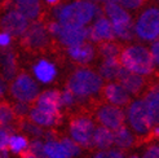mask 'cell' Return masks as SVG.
Here are the masks:
<instances>
[{"label":"cell","mask_w":159,"mask_h":158,"mask_svg":"<svg viewBox=\"0 0 159 158\" xmlns=\"http://www.w3.org/2000/svg\"><path fill=\"white\" fill-rule=\"evenodd\" d=\"M102 13L97 3L92 0H65L61 4L52 7L51 18H54L65 25L87 26Z\"/></svg>","instance_id":"6da1fadb"},{"label":"cell","mask_w":159,"mask_h":158,"mask_svg":"<svg viewBox=\"0 0 159 158\" xmlns=\"http://www.w3.org/2000/svg\"><path fill=\"white\" fill-rule=\"evenodd\" d=\"M105 79L101 77L98 70L88 66H79L70 74L66 87L73 91L79 100V104L89 101L102 95Z\"/></svg>","instance_id":"7a4b0ae2"},{"label":"cell","mask_w":159,"mask_h":158,"mask_svg":"<svg viewBox=\"0 0 159 158\" xmlns=\"http://www.w3.org/2000/svg\"><path fill=\"white\" fill-rule=\"evenodd\" d=\"M119 61L125 70L140 74L145 78L152 77L157 70L152 51L140 43H131L123 47Z\"/></svg>","instance_id":"3957f363"},{"label":"cell","mask_w":159,"mask_h":158,"mask_svg":"<svg viewBox=\"0 0 159 158\" xmlns=\"http://www.w3.org/2000/svg\"><path fill=\"white\" fill-rule=\"evenodd\" d=\"M102 12L113 23L116 40L129 43L136 38L133 18L122 4L118 2L105 3L102 7Z\"/></svg>","instance_id":"277c9868"},{"label":"cell","mask_w":159,"mask_h":158,"mask_svg":"<svg viewBox=\"0 0 159 158\" xmlns=\"http://www.w3.org/2000/svg\"><path fill=\"white\" fill-rule=\"evenodd\" d=\"M125 124L136 133L139 137H148L154 127V121L144 97L132 99L125 106Z\"/></svg>","instance_id":"5b68a950"},{"label":"cell","mask_w":159,"mask_h":158,"mask_svg":"<svg viewBox=\"0 0 159 158\" xmlns=\"http://www.w3.org/2000/svg\"><path fill=\"white\" fill-rule=\"evenodd\" d=\"M30 23L31 21L14 7L12 0H3L0 8V30L11 34L13 38H22Z\"/></svg>","instance_id":"8992f818"},{"label":"cell","mask_w":159,"mask_h":158,"mask_svg":"<svg viewBox=\"0 0 159 158\" xmlns=\"http://www.w3.org/2000/svg\"><path fill=\"white\" fill-rule=\"evenodd\" d=\"M94 117L88 114H79L71 118L67 126V135L80 145L83 149L93 148V135L97 128Z\"/></svg>","instance_id":"52a82bcc"},{"label":"cell","mask_w":159,"mask_h":158,"mask_svg":"<svg viewBox=\"0 0 159 158\" xmlns=\"http://www.w3.org/2000/svg\"><path fill=\"white\" fill-rule=\"evenodd\" d=\"M9 95L14 101H22L33 104L40 95V83L29 73H18L9 84Z\"/></svg>","instance_id":"ba28073f"},{"label":"cell","mask_w":159,"mask_h":158,"mask_svg":"<svg viewBox=\"0 0 159 158\" xmlns=\"http://www.w3.org/2000/svg\"><path fill=\"white\" fill-rule=\"evenodd\" d=\"M136 38L141 42L153 43L159 39V8L149 7L142 11L134 21Z\"/></svg>","instance_id":"9c48e42d"},{"label":"cell","mask_w":159,"mask_h":158,"mask_svg":"<svg viewBox=\"0 0 159 158\" xmlns=\"http://www.w3.org/2000/svg\"><path fill=\"white\" fill-rule=\"evenodd\" d=\"M52 39L53 38L47 27V22L40 18L30 23L26 33L21 38V42L26 49L39 52L48 48L52 43Z\"/></svg>","instance_id":"30bf717a"},{"label":"cell","mask_w":159,"mask_h":158,"mask_svg":"<svg viewBox=\"0 0 159 158\" xmlns=\"http://www.w3.org/2000/svg\"><path fill=\"white\" fill-rule=\"evenodd\" d=\"M93 117L97 124L107 127L113 131L125 124V110L122 106L110 104L106 101L96 106Z\"/></svg>","instance_id":"8fae6325"},{"label":"cell","mask_w":159,"mask_h":158,"mask_svg":"<svg viewBox=\"0 0 159 158\" xmlns=\"http://www.w3.org/2000/svg\"><path fill=\"white\" fill-rule=\"evenodd\" d=\"M54 40L63 48H70L78 44L89 40V30L82 25H65L62 23L60 33L56 35Z\"/></svg>","instance_id":"7c38bea8"},{"label":"cell","mask_w":159,"mask_h":158,"mask_svg":"<svg viewBox=\"0 0 159 158\" xmlns=\"http://www.w3.org/2000/svg\"><path fill=\"white\" fill-rule=\"evenodd\" d=\"M88 30H89V40L94 44H100V43L109 42V40H115L114 26L111 23V21L104 14V12L91 23Z\"/></svg>","instance_id":"4fadbf2b"},{"label":"cell","mask_w":159,"mask_h":158,"mask_svg":"<svg viewBox=\"0 0 159 158\" xmlns=\"http://www.w3.org/2000/svg\"><path fill=\"white\" fill-rule=\"evenodd\" d=\"M66 54L74 64L79 66H88L96 60L98 52L94 43H92L91 40H87L82 44L66 48Z\"/></svg>","instance_id":"5bb4252c"},{"label":"cell","mask_w":159,"mask_h":158,"mask_svg":"<svg viewBox=\"0 0 159 158\" xmlns=\"http://www.w3.org/2000/svg\"><path fill=\"white\" fill-rule=\"evenodd\" d=\"M31 74L40 84L48 86L57 79L58 69L53 61L45 57H40L31 65Z\"/></svg>","instance_id":"9a60e30c"},{"label":"cell","mask_w":159,"mask_h":158,"mask_svg":"<svg viewBox=\"0 0 159 158\" xmlns=\"http://www.w3.org/2000/svg\"><path fill=\"white\" fill-rule=\"evenodd\" d=\"M102 97L106 102L125 108L131 102L132 95L124 88V86L119 81H111L105 83L102 90Z\"/></svg>","instance_id":"2e32d148"},{"label":"cell","mask_w":159,"mask_h":158,"mask_svg":"<svg viewBox=\"0 0 159 158\" xmlns=\"http://www.w3.org/2000/svg\"><path fill=\"white\" fill-rule=\"evenodd\" d=\"M44 158H74L61 137H57L52 130H47L44 135Z\"/></svg>","instance_id":"e0dca14e"},{"label":"cell","mask_w":159,"mask_h":158,"mask_svg":"<svg viewBox=\"0 0 159 158\" xmlns=\"http://www.w3.org/2000/svg\"><path fill=\"white\" fill-rule=\"evenodd\" d=\"M30 121L35 122L36 124L42 126L45 130H52L61 123L62 121V114H56L48 110H44L36 105H33L30 109V113L27 115Z\"/></svg>","instance_id":"ac0fdd59"},{"label":"cell","mask_w":159,"mask_h":158,"mask_svg":"<svg viewBox=\"0 0 159 158\" xmlns=\"http://www.w3.org/2000/svg\"><path fill=\"white\" fill-rule=\"evenodd\" d=\"M34 105L42 108L48 112L56 113V114H62V105H61V99H60V91L48 88L40 92V95L35 100Z\"/></svg>","instance_id":"d6986e66"},{"label":"cell","mask_w":159,"mask_h":158,"mask_svg":"<svg viewBox=\"0 0 159 158\" xmlns=\"http://www.w3.org/2000/svg\"><path fill=\"white\" fill-rule=\"evenodd\" d=\"M17 66V56L11 48L0 49V75L3 79L11 82L18 74Z\"/></svg>","instance_id":"ffe728a7"},{"label":"cell","mask_w":159,"mask_h":158,"mask_svg":"<svg viewBox=\"0 0 159 158\" xmlns=\"http://www.w3.org/2000/svg\"><path fill=\"white\" fill-rule=\"evenodd\" d=\"M124 88L128 91L132 96H139L140 93L144 92L145 87H146V78L142 77L140 74L128 72V70H123L120 77L118 79Z\"/></svg>","instance_id":"44dd1931"},{"label":"cell","mask_w":159,"mask_h":158,"mask_svg":"<svg viewBox=\"0 0 159 158\" xmlns=\"http://www.w3.org/2000/svg\"><path fill=\"white\" fill-rule=\"evenodd\" d=\"M12 3L31 22L42 18L43 7L40 0H12Z\"/></svg>","instance_id":"7402d4cb"},{"label":"cell","mask_w":159,"mask_h":158,"mask_svg":"<svg viewBox=\"0 0 159 158\" xmlns=\"http://www.w3.org/2000/svg\"><path fill=\"white\" fill-rule=\"evenodd\" d=\"M124 67L119 58H102L98 65V73L105 79V82L118 81Z\"/></svg>","instance_id":"603a6c76"},{"label":"cell","mask_w":159,"mask_h":158,"mask_svg":"<svg viewBox=\"0 0 159 158\" xmlns=\"http://www.w3.org/2000/svg\"><path fill=\"white\" fill-rule=\"evenodd\" d=\"M137 135L134 133L127 124H123L122 127L114 131V146L122 149V151H129L137 141Z\"/></svg>","instance_id":"cb8c5ba5"},{"label":"cell","mask_w":159,"mask_h":158,"mask_svg":"<svg viewBox=\"0 0 159 158\" xmlns=\"http://www.w3.org/2000/svg\"><path fill=\"white\" fill-rule=\"evenodd\" d=\"M30 144L31 139L23 132H12L8 143V151L14 156H23L30 151Z\"/></svg>","instance_id":"d4e9b609"},{"label":"cell","mask_w":159,"mask_h":158,"mask_svg":"<svg viewBox=\"0 0 159 158\" xmlns=\"http://www.w3.org/2000/svg\"><path fill=\"white\" fill-rule=\"evenodd\" d=\"M111 146H114V131L98 124L93 135V148L107 149Z\"/></svg>","instance_id":"484cf974"},{"label":"cell","mask_w":159,"mask_h":158,"mask_svg":"<svg viewBox=\"0 0 159 158\" xmlns=\"http://www.w3.org/2000/svg\"><path fill=\"white\" fill-rule=\"evenodd\" d=\"M144 100L154 121V124H159V84H154L146 90Z\"/></svg>","instance_id":"4316f807"},{"label":"cell","mask_w":159,"mask_h":158,"mask_svg":"<svg viewBox=\"0 0 159 158\" xmlns=\"http://www.w3.org/2000/svg\"><path fill=\"white\" fill-rule=\"evenodd\" d=\"M18 127L21 130V132H23L26 136H29L31 140L33 139H44L45 135V128H43L42 126L36 124L35 122L30 121L29 118H22Z\"/></svg>","instance_id":"83f0119b"},{"label":"cell","mask_w":159,"mask_h":158,"mask_svg":"<svg viewBox=\"0 0 159 158\" xmlns=\"http://www.w3.org/2000/svg\"><path fill=\"white\" fill-rule=\"evenodd\" d=\"M17 118L18 117L14 113L13 105H11L9 102H7V101L0 100V126L9 127L13 130Z\"/></svg>","instance_id":"f1b7e54d"},{"label":"cell","mask_w":159,"mask_h":158,"mask_svg":"<svg viewBox=\"0 0 159 158\" xmlns=\"http://www.w3.org/2000/svg\"><path fill=\"white\" fill-rule=\"evenodd\" d=\"M97 52L101 58H119L122 47L116 40H109L100 43L97 47Z\"/></svg>","instance_id":"f546056e"},{"label":"cell","mask_w":159,"mask_h":158,"mask_svg":"<svg viewBox=\"0 0 159 158\" xmlns=\"http://www.w3.org/2000/svg\"><path fill=\"white\" fill-rule=\"evenodd\" d=\"M92 158H127L124 151L116 146H111L107 149H97L92 154Z\"/></svg>","instance_id":"4dcf8cb0"},{"label":"cell","mask_w":159,"mask_h":158,"mask_svg":"<svg viewBox=\"0 0 159 158\" xmlns=\"http://www.w3.org/2000/svg\"><path fill=\"white\" fill-rule=\"evenodd\" d=\"M60 99H61V105L62 109H73L79 104V100L76 96L73 93V91H70L67 87L65 90L60 91Z\"/></svg>","instance_id":"1f68e13d"},{"label":"cell","mask_w":159,"mask_h":158,"mask_svg":"<svg viewBox=\"0 0 159 158\" xmlns=\"http://www.w3.org/2000/svg\"><path fill=\"white\" fill-rule=\"evenodd\" d=\"M13 109H14L16 115L18 118H27L30 109H31V104H29V102H22V101H14Z\"/></svg>","instance_id":"d6a6232c"},{"label":"cell","mask_w":159,"mask_h":158,"mask_svg":"<svg viewBox=\"0 0 159 158\" xmlns=\"http://www.w3.org/2000/svg\"><path fill=\"white\" fill-rule=\"evenodd\" d=\"M148 2L149 0H118V3L122 4L127 11H137Z\"/></svg>","instance_id":"836d02e7"},{"label":"cell","mask_w":159,"mask_h":158,"mask_svg":"<svg viewBox=\"0 0 159 158\" xmlns=\"http://www.w3.org/2000/svg\"><path fill=\"white\" fill-rule=\"evenodd\" d=\"M30 152L44 158V139H33L30 144Z\"/></svg>","instance_id":"e575fe53"},{"label":"cell","mask_w":159,"mask_h":158,"mask_svg":"<svg viewBox=\"0 0 159 158\" xmlns=\"http://www.w3.org/2000/svg\"><path fill=\"white\" fill-rule=\"evenodd\" d=\"M142 158H159V143H150L142 152Z\"/></svg>","instance_id":"d590c367"},{"label":"cell","mask_w":159,"mask_h":158,"mask_svg":"<svg viewBox=\"0 0 159 158\" xmlns=\"http://www.w3.org/2000/svg\"><path fill=\"white\" fill-rule=\"evenodd\" d=\"M13 130L9 127H4V126H0V149L8 148V143H9V139L12 135Z\"/></svg>","instance_id":"8d00e7d4"},{"label":"cell","mask_w":159,"mask_h":158,"mask_svg":"<svg viewBox=\"0 0 159 158\" xmlns=\"http://www.w3.org/2000/svg\"><path fill=\"white\" fill-rule=\"evenodd\" d=\"M13 43V36L5 31L0 30V49L2 48H9Z\"/></svg>","instance_id":"74e56055"},{"label":"cell","mask_w":159,"mask_h":158,"mask_svg":"<svg viewBox=\"0 0 159 158\" xmlns=\"http://www.w3.org/2000/svg\"><path fill=\"white\" fill-rule=\"evenodd\" d=\"M150 51H152V54H153L155 67H157V70H159V39H157V40H154L152 43Z\"/></svg>","instance_id":"f35d334b"},{"label":"cell","mask_w":159,"mask_h":158,"mask_svg":"<svg viewBox=\"0 0 159 158\" xmlns=\"http://www.w3.org/2000/svg\"><path fill=\"white\" fill-rule=\"evenodd\" d=\"M8 91H9V86H7V81L0 78V100H3L5 97Z\"/></svg>","instance_id":"ab89813d"},{"label":"cell","mask_w":159,"mask_h":158,"mask_svg":"<svg viewBox=\"0 0 159 158\" xmlns=\"http://www.w3.org/2000/svg\"><path fill=\"white\" fill-rule=\"evenodd\" d=\"M150 136L155 140H159V124H154V127L152 130V133H150Z\"/></svg>","instance_id":"60d3db41"},{"label":"cell","mask_w":159,"mask_h":158,"mask_svg":"<svg viewBox=\"0 0 159 158\" xmlns=\"http://www.w3.org/2000/svg\"><path fill=\"white\" fill-rule=\"evenodd\" d=\"M62 2H65V0H44V3L49 7H56V5L61 4Z\"/></svg>","instance_id":"b9f144b4"},{"label":"cell","mask_w":159,"mask_h":158,"mask_svg":"<svg viewBox=\"0 0 159 158\" xmlns=\"http://www.w3.org/2000/svg\"><path fill=\"white\" fill-rule=\"evenodd\" d=\"M11 152L8 151V148L4 149H0V158H11Z\"/></svg>","instance_id":"7bdbcfd3"},{"label":"cell","mask_w":159,"mask_h":158,"mask_svg":"<svg viewBox=\"0 0 159 158\" xmlns=\"http://www.w3.org/2000/svg\"><path fill=\"white\" fill-rule=\"evenodd\" d=\"M22 158H42V157H39V156H36V154H34L33 152H30V151H29L26 154H23V156H22Z\"/></svg>","instance_id":"ee69618b"},{"label":"cell","mask_w":159,"mask_h":158,"mask_svg":"<svg viewBox=\"0 0 159 158\" xmlns=\"http://www.w3.org/2000/svg\"><path fill=\"white\" fill-rule=\"evenodd\" d=\"M127 158H142V156H140V154H131V156H128Z\"/></svg>","instance_id":"f6af8a7d"},{"label":"cell","mask_w":159,"mask_h":158,"mask_svg":"<svg viewBox=\"0 0 159 158\" xmlns=\"http://www.w3.org/2000/svg\"><path fill=\"white\" fill-rule=\"evenodd\" d=\"M2 5H3V2H2V0H0V8H2Z\"/></svg>","instance_id":"bcb514c9"},{"label":"cell","mask_w":159,"mask_h":158,"mask_svg":"<svg viewBox=\"0 0 159 158\" xmlns=\"http://www.w3.org/2000/svg\"><path fill=\"white\" fill-rule=\"evenodd\" d=\"M158 3H159V0H158Z\"/></svg>","instance_id":"7dc6e473"}]
</instances>
